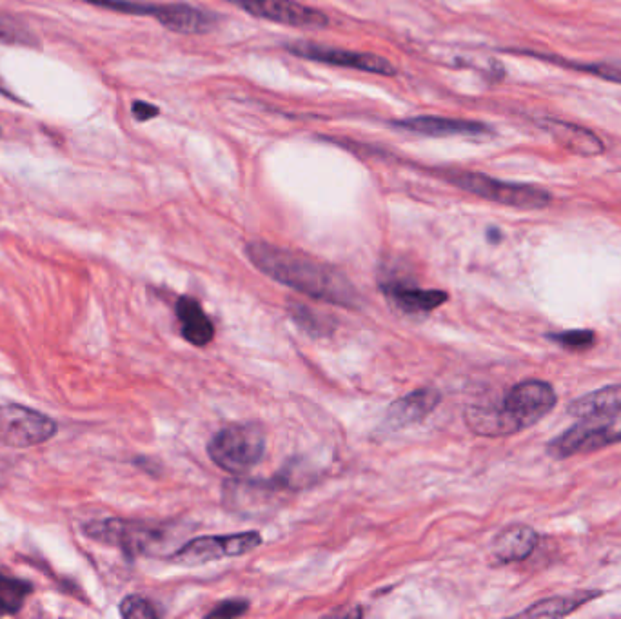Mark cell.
<instances>
[{"instance_id": "1", "label": "cell", "mask_w": 621, "mask_h": 619, "mask_svg": "<svg viewBox=\"0 0 621 619\" xmlns=\"http://www.w3.org/2000/svg\"><path fill=\"white\" fill-rule=\"evenodd\" d=\"M246 255L264 275L302 295L347 309H355L358 305L360 296L344 273L313 256L273 246L269 242H249Z\"/></svg>"}, {"instance_id": "2", "label": "cell", "mask_w": 621, "mask_h": 619, "mask_svg": "<svg viewBox=\"0 0 621 619\" xmlns=\"http://www.w3.org/2000/svg\"><path fill=\"white\" fill-rule=\"evenodd\" d=\"M556 402L558 396L551 384L525 380L511 387L500 402L469 407L465 411V422L480 436H509L542 422L556 407Z\"/></svg>"}, {"instance_id": "3", "label": "cell", "mask_w": 621, "mask_h": 619, "mask_svg": "<svg viewBox=\"0 0 621 619\" xmlns=\"http://www.w3.org/2000/svg\"><path fill=\"white\" fill-rule=\"evenodd\" d=\"M578 420L580 422L547 443L549 456L567 460L621 442V407L605 413L589 414Z\"/></svg>"}, {"instance_id": "4", "label": "cell", "mask_w": 621, "mask_h": 619, "mask_svg": "<svg viewBox=\"0 0 621 619\" xmlns=\"http://www.w3.org/2000/svg\"><path fill=\"white\" fill-rule=\"evenodd\" d=\"M266 452V434L255 423H235L220 429L207 445V454L220 469L246 474Z\"/></svg>"}, {"instance_id": "5", "label": "cell", "mask_w": 621, "mask_h": 619, "mask_svg": "<svg viewBox=\"0 0 621 619\" xmlns=\"http://www.w3.org/2000/svg\"><path fill=\"white\" fill-rule=\"evenodd\" d=\"M447 182L464 189L471 195L485 198L489 202H496L502 206L516 207V209H545L552 202V197L542 187L503 182L483 173L474 171H460L451 169L442 173Z\"/></svg>"}, {"instance_id": "6", "label": "cell", "mask_w": 621, "mask_h": 619, "mask_svg": "<svg viewBox=\"0 0 621 619\" xmlns=\"http://www.w3.org/2000/svg\"><path fill=\"white\" fill-rule=\"evenodd\" d=\"M84 534L91 540L113 545L128 556L151 554L153 549L162 545L166 538V529L144 521L109 520L91 521L84 525Z\"/></svg>"}, {"instance_id": "7", "label": "cell", "mask_w": 621, "mask_h": 619, "mask_svg": "<svg viewBox=\"0 0 621 619\" xmlns=\"http://www.w3.org/2000/svg\"><path fill=\"white\" fill-rule=\"evenodd\" d=\"M57 434V423L48 414L20 403L0 405V443L8 447H35Z\"/></svg>"}, {"instance_id": "8", "label": "cell", "mask_w": 621, "mask_h": 619, "mask_svg": "<svg viewBox=\"0 0 621 619\" xmlns=\"http://www.w3.org/2000/svg\"><path fill=\"white\" fill-rule=\"evenodd\" d=\"M286 50L300 57V59L313 60V62H322L329 66H338V68H351L364 71V73H375V75H384V77H395L396 68L380 55L375 53H365V51L340 50L333 46H324L318 42L311 40H296L286 44Z\"/></svg>"}, {"instance_id": "9", "label": "cell", "mask_w": 621, "mask_h": 619, "mask_svg": "<svg viewBox=\"0 0 621 619\" xmlns=\"http://www.w3.org/2000/svg\"><path fill=\"white\" fill-rule=\"evenodd\" d=\"M262 545V536L257 531L240 532L229 536H202L188 541L184 547H180L171 560L180 565H204L209 561H217L220 558H233L242 556L247 552L255 551Z\"/></svg>"}, {"instance_id": "10", "label": "cell", "mask_w": 621, "mask_h": 619, "mask_svg": "<svg viewBox=\"0 0 621 619\" xmlns=\"http://www.w3.org/2000/svg\"><path fill=\"white\" fill-rule=\"evenodd\" d=\"M238 8L275 24H284L291 28H309L320 30L329 26V17L316 8L306 6L298 0H226Z\"/></svg>"}, {"instance_id": "11", "label": "cell", "mask_w": 621, "mask_h": 619, "mask_svg": "<svg viewBox=\"0 0 621 619\" xmlns=\"http://www.w3.org/2000/svg\"><path fill=\"white\" fill-rule=\"evenodd\" d=\"M393 126L413 131L418 135H425V137H480L491 131L482 122L464 120V118L434 117V115L396 120Z\"/></svg>"}, {"instance_id": "12", "label": "cell", "mask_w": 621, "mask_h": 619, "mask_svg": "<svg viewBox=\"0 0 621 619\" xmlns=\"http://www.w3.org/2000/svg\"><path fill=\"white\" fill-rule=\"evenodd\" d=\"M153 19H157L166 30L180 35H200L213 30L217 19L207 11L189 6L186 2L155 4Z\"/></svg>"}, {"instance_id": "13", "label": "cell", "mask_w": 621, "mask_h": 619, "mask_svg": "<svg viewBox=\"0 0 621 619\" xmlns=\"http://www.w3.org/2000/svg\"><path fill=\"white\" fill-rule=\"evenodd\" d=\"M542 126L560 148L567 149L572 155L580 157H596L605 151L602 140L589 129L580 128L571 122H563L556 118L540 120Z\"/></svg>"}, {"instance_id": "14", "label": "cell", "mask_w": 621, "mask_h": 619, "mask_svg": "<svg viewBox=\"0 0 621 619\" xmlns=\"http://www.w3.org/2000/svg\"><path fill=\"white\" fill-rule=\"evenodd\" d=\"M440 400H442V394L438 393L436 389H418V391L396 400L389 407L387 422L396 429L422 422L438 407Z\"/></svg>"}, {"instance_id": "15", "label": "cell", "mask_w": 621, "mask_h": 619, "mask_svg": "<svg viewBox=\"0 0 621 619\" xmlns=\"http://www.w3.org/2000/svg\"><path fill=\"white\" fill-rule=\"evenodd\" d=\"M538 545V532L529 525H511L503 529L493 541L494 560L516 563L527 560Z\"/></svg>"}, {"instance_id": "16", "label": "cell", "mask_w": 621, "mask_h": 619, "mask_svg": "<svg viewBox=\"0 0 621 619\" xmlns=\"http://www.w3.org/2000/svg\"><path fill=\"white\" fill-rule=\"evenodd\" d=\"M385 293L407 315H427L449 300V295L440 289H420L404 284L389 285Z\"/></svg>"}, {"instance_id": "17", "label": "cell", "mask_w": 621, "mask_h": 619, "mask_svg": "<svg viewBox=\"0 0 621 619\" xmlns=\"http://www.w3.org/2000/svg\"><path fill=\"white\" fill-rule=\"evenodd\" d=\"M177 318L182 325V336L189 344L204 347L215 338V325L207 318L202 305L195 298H178Z\"/></svg>"}, {"instance_id": "18", "label": "cell", "mask_w": 621, "mask_h": 619, "mask_svg": "<svg viewBox=\"0 0 621 619\" xmlns=\"http://www.w3.org/2000/svg\"><path fill=\"white\" fill-rule=\"evenodd\" d=\"M602 594V590H576L567 596H554V598L538 601L529 609L522 610L518 616L522 618H563L583 607L585 603L600 598Z\"/></svg>"}, {"instance_id": "19", "label": "cell", "mask_w": 621, "mask_h": 619, "mask_svg": "<svg viewBox=\"0 0 621 619\" xmlns=\"http://www.w3.org/2000/svg\"><path fill=\"white\" fill-rule=\"evenodd\" d=\"M621 407V385L603 387L600 391L585 394L582 398H576L569 405V414L576 418H583L589 414L605 413Z\"/></svg>"}, {"instance_id": "20", "label": "cell", "mask_w": 621, "mask_h": 619, "mask_svg": "<svg viewBox=\"0 0 621 619\" xmlns=\"http://www.w3.org/2000/svg\"><path fill=\"white\" fill-rule=\"evenodd\" d=\"M31 592L33 585L28 581L0 574V616L17 614Z\"/></svg>"}, {"instance_id": "21", "label": "cell", "mask_w": 621, "mask_h": 619, "mask_svg": "<svg viewBox=\"0 0 621 619\" xmlns=\"http://www.w3.org/2000/svg\"><path fill=\"white\" fill-rule=\"evenodd\" d=\"M538 59L549 60L552 64H560L563 68L576 69L589 73L592 77L609 80L614 84H621V62H598V64H580L571 60L556 59V57H545V55H534Z\"/></svg>"}, {"instance_id": "22", "label": "cell", "mask_w": 621, "mask_h": 619, "mask_svg": "<svg viewBox=\"0 0 621 619\" xmlns=\"http://www.w3.org/2000/svg\"><path fill=\"white\" fill-rule=\"evenodd\" d=\"M0 44L37 46L39 40L22 20L10 15H0Z\"/></svg>"}, {"instance_id": "23", "label": "cell", "mask_w": 621, "mask_h": 619, "mask_svg": "<svg viewBox=\"0 0 621 619\" xmlns=\"http://www.w3.org/2000/svg\"><path fill=\"white\" fill-rule=\"evenodd\" d=\"M291 316H293L296 324L313 336L326 335V333L331 331V327L327 325L326 320L320 316V313L309 309L307 305H291Z\"/></svg>"}, {"instance_id": "24", "label": "cell", "mask_w": 621, "mask_h": 619, "mask_svg": "<svg viewBox=\"0 0 621 619\" xmlns=\"http://www.w3.org/2000/svg\"><path fill=\"white\" fill-rule=\"evenodd\" d=\"M120 614L126 619H157L158 610L151 601L142 596H128L120 603Z\"/></svg>"}, {"instance_id": "25", "label": "cell", "mask_w": 621, "mask_h": 619, "mask_svg": "<svg viewBox=\"0 0 621 619\" xmlns=\"http://www.w3.org/2000/svg\"><path fill=\"white\" fill-rule=\"evenodd\" d=\"M547 338L556 344L563 345V347L580 351V349L592 347L596 335L591 329H574V331H565V333H551V335H547Z\"/></svg>"}, {"instance_id": "26", "label": "cell", "mask_w": 621, "mask_h": 619, "mask_svg": "<svg viewBox=\"0 0 621 619\" xmlns=\"http://www.w3.org/2000/svg\"><path fill=\"white\" fill-rule=\"evenodd\" d=\"M249 610V601L246 600H227L218 603L217 607L207 612V618L211 619H231L244 616Z\"/></svg>"}, {"instance_id": "27", "label": "cell", "mask_w": 621, "mask_h": 619, "mask_svg": "<svg viewBox=\"0 0 621 619\" xmlns=\"http://www.w3.org/2000/svg\"><path fill=\"white\" fill-rule=\"evenodd\" d=\"M131 113H133V117L138 122H148L151 118L157 117L160 109L157 106H153V104H149V102H144V100H135L133 106H131Z\"/></svg>"}, {"instance_id": "28", "label": "cell", "mask_w": 621, "mask_h": 619, "mask_svg": "<svg viewBox=\"0 0 621 619\" xmlns=\"http://www.w3.org/2000/svg\"><path fill=\"white\" fill-rule=\"evenodd\" d=\"M0 95H4V97H8V99H13V95L8 91V86H6V82L2 80V77H0Z\"/></svg>"}]
</instances>
